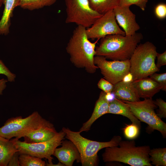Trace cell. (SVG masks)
<instances>
[{"label":"cell","instance_id":"d4e9b609","mask_svg":"<svg viewBox=\"0 0 166 166\" xmlns=\"http://www.w3.org/2000/svg\"><path fill=\"white\" fill-rule=\"evenodd\" d=\"M140 128L133 123L126 124L123 128L125 137L129 140H133L137 138L140 133Z\"/></svg>","mask_w":166,"mask_h":166},{"label":"cell","instance_id":"83f0119b","mask_svg":"<svg viewBox=\"0 0 166 166\" xmlns=\"http://www.w3.org/2000/svg\"><path fill=\"white\" fill-rule=\"evenodd\" d=\"M155 105L158 106L159 109L156 111V114L160 118L166 117V102L161 98H157L154 101Z\"/></svg>","mask_w":166,"mask_h":166},{"label":"cell","instance_id":"836d02e7","mask_svg":"<svg viewBox=\"0 0 166 166\" xmlns=\"http://www.w3.org/2000/svg\"><path fill=\"white\" fill-rule=\"evenodd\" d=\"M7 80L2 78L0 79V95H2L3 92L6 87Z\"/></svg>","mask_w":166,"mask_h":166},{"label":"cell","instance_id":"e575fe53","mask_svg":"<svg viewBox=\"0 0 166 166\" xmlns=\"http://www.w3.org/2000/svg\"><path fill=\"white\" fill-rule=\"evenodd\" d=\"M4 0H0V8L2 5L3 4Z\"/></svg>","mask_w":166,"mask_h":166},{"label":"cell","instance_id":"ba28073f","mask_svg":"<svg viewBox=\"0 0 166 166\" xmlns=\"http://www.w3.org/2000/svg\"><path fill=\"white\" fill-rule=\"evenodd\" d=\"M65 134L62 130L51 139L38 143H28L21 141L15 138L12 139L19 154L25 153L48 160L46 166H50L53 164V155L55 149L61 145Z\"/></svg>","mask_w":166,"mask_h":166},{"label":"cell","instance_id":"e0dca14e","mask_svg":"<svg viewBox=\"0 0 166 166\" xmlns=\"http://www.w3.org/2000/svg\"><path fill=\"white\" fill-rule=\"evenodd\" d=\"M57 133L53 125L50 123L25 136L24 141L28 143L42 142L51 139Z\"/></svg>","mask_w":166,"mask_h":166},{"label":"cell","instance_id":"52a82bcc","mask_svg":"<svg viewBox=\"0 0 166 166\" xmlns=\"http://www.w3.org/2000/svg\"><path fill=\"white\" fill-rule=\"evenodd\" d=\"M122 101L128 105L132 113L137 119L147 124L151 130L159 131L165 138L166 124L155 113V109L157 106L152 98L134 102Z\"/></svg>","mask_w":166,"mask_h":166},{"label":"cell","instance_id":"9a60e30c","mask_svg":"<svg viewBox=\"0 0 166 166\" xmlns=\"http://www.w3.org/2000/svg\"><path fill=\"white\" fill-rule=\"evenodd\" d=\"M132 82L140 98H152L155 94L161 90L159 84L148 77Z\"/></svg>","mask_w":166,"mask_h":166},{"label":"cell","instance_id":"d6a6232c","mask_svg":"<svg viewBox=\"0 0 166 166\" xmlns=\"http://www.w3.org/2000/svg\"><path fill=\"white\" fill-rule=\"evenodd\" d=\"M18 152L14 153L10 158L8 164V166H20Z\"/></svg>","mask_w":166,"mask_h":166},{"label":"cell","instance_id":"7402d4cb","mask_svg":"<svg viewBox=\"0 0 166 166\" xmlns=\"http://www.w3.org/2000/svg\"><path fill=\"white\" fill-rule=\"evenodd\" d=\"M57 0H20L18 6L30 10L39 9L53 4Z\"/></svg>","mask_w":166,"mask_h":166},{"label":"cell","instance_id":"cb8c5ba5","mask_svg":"<svg viewBox=\"0 0 166 166\" xmlns=\"http://www.w3.org/2000/svg\"><path fill=\"white\" fill-rule=\"evenodd\" d=\"M19 160L21 166H46L45 162L42 159L27 154H19Z\"/></svg>","mask_w":166,"mask_h":166},{"label":"cell","instance_id":"603a6c76","mask_svg":"<svg viewBox=\"0 0 166 166\" xmlns=\"http://www.w3.org/2000/svg\"><path fill=\"white\" fill-rule=\"evenodd\" d=\"M151 164L156 166H166V148L150 149L149 153Z\"/></svg>","mask_w":166,"mask_h":166},{"label":"cell","instance_id":"ac0fdd59","mask_svg":"<svg viewBox=\"0 0 166 166\" xmlns=\"http://www.w3.org/2000/svg\"><path fill=\"white\" fill-rule=\"evenodd\" d=\"M108 113L124 116L128 118L132 123L141 127L140 121L132 113L128 105L121 100L115 98L109 102Z\"/></svg>","mask_w":166,"mask_h":166},{"label":"cell","instance_id":"8fae6325","mask_svg":"<svg viewBox=\"0 0 166 166\" xmlns=\"http://www.w3.org/2000/svg\"><path fill=\"white\" fill-rule=\"evenodd\" d=\"M86 33L89 39H100L110 35L119 34L125 35L118 25L113 10L103 14L89 27Z\"/></svg>","mask_w":166,"mask_h":166},{"label":"cell","instance_id":"2e32d148","mask_svg":"<svg viewBox=\"0 0 166 166\" xmlns=\"http://www.w3.org/2000/svg\"><path fill=\"white\" fill-rule=\"evenodd\" d=\"M109 101L107 98V95L103 91L100 94L96 101L94 108L91 117L86 122L83 124L80 130L81 132L89 130L92 124L102 115L108 113Z\"/></svg>","mask_w":166,"mask_h":166},{"label":"cell","instance_id":"d6986e66","mask_svg":"<svg viewBox=\"0 0 166 166\" xmlns=\"http://www.w3.org/2000/svg\"><path fill=\"white\" fill-rule=\"evenodd\" d=\"M20 0H4V9L0 20V35H7L10 32L11 18L14 9L18 6Z\"/></svg>","mask_w":166,"mask_h":166},{"label":"cell","instance_id":"7a4b0ae2","mask_svg":"<svg viewBox=\"0 0 166 166\" xmlns=\"http://www.w3.org/2000/svg\"><path fill=\"white\" fill-rule=\"evenodd\" d=\"M143 38L140 33L127 36L116 34L107 36L101 39L96 48V56L106 59L120 61L129 60L135 48Z\"/></svg>","mask_w":166,"mask_h":166},{"label":"cell","instance_id":"44dd1931","mask_svg":"<svg viewBox=\"0 0 166 166\" xmlns=\"http://www.w3.org/2000/svg\"><path fill=\"white\" fill-rule=\"evenodd\" d=\"M91 7L103 15L119 6L120 0H89Z\"/></svg>","mask_w":166,"mask_h":166},{"label":"cell","instance_id":"4316f807","mask_svg":"<svg viewBox=\"0 0 166 166\" xmlns=\"http://www.w3.org/2000/svg\"><path fill=\"white\" fill-rule=\"evenodd\" d=\"M150 78L158 83L161 90L166 91V73L158 74L155 73L149 76Z\"/></svg>","mask_w":166,"mask_h":166},{"label":"cell","instance_id":"f1b7e54d","mask_svg":"<svg viewBox=\"0 0 166 166\" xmlns=\"http://www.w3.org/2000/svg\"><path fill=\"white\" fill-rule=\"evenodd\" d=\"M113 86V85L103 78L100 79L97 84L98 88L107 95L110 94L112 92Z\"/></svg>","mask_w":166,"mask_h":166},{"label":"cell","instance_id":"6da1fadb","mask_svg":"<svg viewBox=\"0 0 166 166\" xmlns=\"http://www.w3.org/2000/svg\"><path fill=\"white\" fill-rule=\"evenodd\" d=\"M86 28L77 26L68 43L66 50L71 62L78 68H84L89 73H94L98 69L94 63L97 42L88 38Z\"/></svg>","mask_w":166,"mask_h":166},{"label":"cell","instance_id":"484cf974","mask_svg":"<svg viewBox=\"0 0 166 166\" xmlns=\"http://www.w3.org/2000/svg\"><path fill=\"white\" fill-rule=\"evenodd\" d=\"M148 2V0H120L119 6L130 7L132 5H135L144 11Z\"/></svg>","mask_w":166,"mask_h":166},{"label":"cell","instance_id":"7c38bea8","mask_svg":"<svg viewBox=\"0 0 166 166\" xmlns=\"http://www.w3.org/2000/svg\"><path fill=\"white\" fill-rule=\"evenodd\" d=\"M113 10L117 22L123 29L126 36H132L140 29L136 21V15L130 9L129 7L118 6Z\"/></svg>","mask_w":166,"mask_h":166},{"label":"cell","instance_id":"4dcf8cb0","mask_svg":"<svg viewBox=\"0 0 166 166\" xmlns=\"http://www.w3.org/2000/svg\"><path fill=\"white\" fill-rule=\"evenodd\" d=\"M155 14L159 19H163L166 17V4L160 3L157 4L155 7Z\"/></svg>","mask_w":166,"mask_h":166},{"label":"cell","instance_id":"277c9868","mask_svg":"<svg viewBox=\"0 0 166 166\" xmlns=\"http://www.w3.org/2000/svg\"><path fill=\"white\" fill-rule=\"evenodd\" d=\"M65 137L75 145L79 153L81 162L83 166H96L98 165L97 153L101 149L107 147L118 146L122 140L119 136H115L108 142H101L86 139L80 134V131L74 132L63 127L62 130Z\"/></svg>","mask_w":166,"mask_h":166},{"label":"cell","instance_id":"3957f363","mask_svg":"<svg viewBox=\"0 0 166 166\" xmlns=\"http://www.w3.org/2000/svg\"><path fill=\"white\" fill-rule=\"evenodd\" d=\"M148 145L136 146L133 140H121L118 146L105 148L102 155L105 162H122L131 166H152Z\"/></svg>","mask_w":166,"mask_h":166},{"label":"cell","instance_id":"5b68a950","mask_svg":"<svg viewBox=\"0 0 166 166\" xmlns=\"http://www.w3.org/2000/svg\"><path fill=\"white\" fill-rule=\"evenodd\" d=\"M157 53L156 46L149 42L137 45L129 59L131 81L159 71L155 62Z\"/></svg>","mask_w":166,"mask_h":166},{"label":"cell","instance_id":"4fadbf2b","mask_svg":"<svg viewBox=\"0 0 166 166\" xmlns=\"http://www.w3.org/2000/svg\"><path fill=\"white\" fill-rule=\"evenodd\" d=\"M61 145V147L56 148L53 155L59 162L66 166H72L75 160L77 162H81L79 151L71 141L63 140Z\"/></svg>","mask_w":166,"mask_h":166},{"label":"cell","instance_id":"f546056e","mask_svg":"<svg viewBox=\"0 0 166 166\" xmlns=\"http://www.w3.org/2000/svg\"><path fill=\"white\" fill-rule=\"evenodd\" d=\"M0 74L5 76L8 81L10 82L14 81L16 77V75L11 72L0 59Z\"/></svg>","mask_w":166,"mask_h":166},{"label":"cell","instance_id":"ffe728a7","mask_svg":"<svg viewBox=\"0 0 166 166\" xmlns=\"http://www.w3.org/2000/svg\"><path fill=\"white\" fill-rule=\"evenodd\" d=\"M18 151L13 139L0 136V166H7L13 154Z\"/></svg>","mask_w":166,"mask_h":166},{"label":"cell","instance_id":"8992f818","mask_svg":"<svg viewBox=\"0 0 166 166\" xmlns=\"http://www.w3.org/2000/svg\"><path fill=\"white\" fill-rule=\"evenodd\" d=\"M50 123L35 111L25 118L19 116L8 119L0 127V136L9 140L14 137L19 139Z\"/></svg>","mask_w":166,"mask_h":166},{"label":"cell","instance_id":"1f68e13d","mask_svg":"<svg viewBox=\"0 0 166 166\" xmlns=\"http://www.w3.org/2000/svg\"><path fill=\"white\" fill-rule=\"evenodd\" d=\"M156 57L157 58V61L156 65L157 68L160 69L162 66L166 65V51L161 53L157 52Z\"/></svg>","mask_w":166,"mask_h":166},{"label":"cell","instance_id":"5bb4252c","mask_svg":"<svg viewBox=\"0 0 166 166\" xmlns=\"http://www.w3.org/2000/svg\"><path fill=\"white\" fill-rule=\"evenodd\" d=\"M112 92L117 98L121 100L134 102L140 98L131 81L122 80L114 85Z\"/></svg>","mask_w":166,"mask_h":166},{"label":"cell","instance_id":"30bf717a","mask_svg":"<svg viewBox=\"0 0 166 166\" xmlns=\"http://www.w3.org/2000/svg\"><path fill=\"white\" fill-rule=\"evenodd\" d=\"M94 63L105 79L113 85L124 80L130 74L129 60L109 61L103 56H95Z\"/></svg>","mask_w":166,"mask_h":166},{"label":"cell","instance_id":"9c48e42d","mask_svg":"<svg viewBox=\"0 0 166 166\" xmlns=\"http://www.w3.org/2000/svg\"><path fill=\"white\" fill-rule=\"evenodd\" d=\"M66 23H75L87 28L102 15L94 10L89 0H65Z\"/></svg>","mask_w":166,"mask_h":166}]
</instances>
